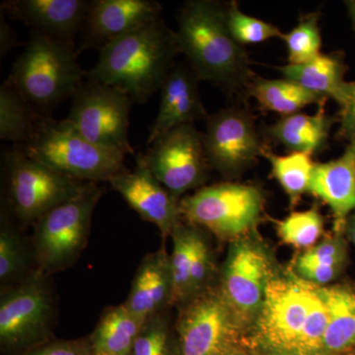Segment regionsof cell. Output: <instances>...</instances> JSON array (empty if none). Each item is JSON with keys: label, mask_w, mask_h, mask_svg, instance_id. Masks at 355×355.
<instances>
[{"label": "cell", "mask_w": 355, "mask_h": 355, "mask_svg": "<svg viewBox=\"0 0 355 355\" xmlns=\"http://www.w3.org/2000/svg\"><path fill=\"white\" fill-rule=\"evenodd\" d=\"M226 22L233 38L243 46L282 39L284 35L277 26L242 12L236 1L226 2Z\"/></svg>", "instance_id": "33"}, {"label": "cell", "mask_w": 355, "mask_h": 355, "mask_svg": "<svg viewBox=\"0 0 355 355\" xmlns=\"http://www.w3.org/2000/svg\"><path fill=\"white\" fill-rule=\"evenodd\" d=\"M277 270L272 254L257 230L230 242L217 287L240 326L256 322Z\"/></svg>", "instance_id": "10"}, {"label": "cell", "mask_w": 355, "mask_h": 355, "mask_svg": "<svg viewBox=\"0 0 355 355\" xmlns=\"http://www.w3.org/2000/svg\"><path fill=\"white\" fill-rule=\"evenodd\" d=\"M133 101L121 89L86 78L71 98L67 120L89 141L121 154H135L128 140Z\"/></svg>", "instance_id": "11"}, {"label": "cell", "mask_w": 355, "mask_h": 355, "mask_svg": "<svg viewBox=\"0 0 355 355\" xmlns=\"http://www.w3.org/2000/svg\"><path fill=\"white\" fill-rule=\"evenodd\" d=\"M17 35L6 20V14L0 12V57L3 58L18 46Z\"/></svg>", "instance_id": "38"}, {"label": "cell", "mask_w": 355, "mask_h": 355, "mask_svg": "<svg viewBox=\"0 0 355 355\" xmlns=\"http://www.w3.org/2000/svg\"><path fill=\"white\" fill-rule=\"evenodd\" d=\"M200 78L190 67L176 64L161 88L157 116L149 128L147 146L173 128L207 120V110L200 93Z\"/></svg>", "instance_id": "18"}, {"label": "cell", "mask_w": 355, "mask_h": 355, "mask_svg": "<svg viewBox=\"0 0 355 355\" xmlns=\"http://www.w3.org/2000/svg\"><path fill=\"white\" fill-rule=\"evenodd\" d=\"M340 135L355 144V80L349 81L345 101L340 107Z\"/></svg>", "instance_id": "37"}, {"label": "cell", "mask_w": 355, "mask_h": 355, "mask_svg": "<svg viewBox=\"0 0 355 355\" xmlns=\"http://www.w3.org/2000/svg\"><path fill=\"white\" fill-rule=\"evenodd\" d=\"M44 116L20 93L4 81L0 86V139L24 144L32 137Z\"/></svg>", "instance_id": "27"}, {"label": "cell", "mask_w": 355, "mask_h": 355, "mask_svg": "<svg viewBox=\"0 0 355 355\" xmlns=\"http://www.w3.org/2000/svg\"><path fill=\"white\" fill-rule=\"evenodd\" d=\"M345 6L347 8L352 29H354L355 34V0H347V1H345Z\"/></svg>", "instance_id": "40"}, {"label": "cell", "mask_w": 355, "mask_h": 355, "mask_svg": "<svg viewBox=\"0 0 355 355\" xmlns=\"http://www.w3.org/2000/svg\"><path fill=\"white\" fill-rule=\"evenodd\" d=\"M349 261V240L345 233L335 232L323 237L315 246L301 252L294 261L336 268L345 272Z\"/></svg>", "instance_id": "34"}, {"label": "cell", "mask_w": 355, "mask_h": 355, "mask_svg": "<svg viewBox=\"0 0 355 355\" xmlns=\"http://www.w3.org/2000/svg\"><path fill=\"white\" fill-rule=\"evenodd\" d=\"M347 355H355V350H354V352H350V354H347Z\"/></svg>", "instance_id": "42"}, {"label": "cell", "mask_w": 355, "mask_h": 355, "mask_svg": "<svg viewBox=\"0 0 355 355\" xmlns=\"http://www.w3.org/2000/svg\"><path fill=\"white\" fill-rule=\"evenodd\" d=\"M24 355H91L90 336L77 340H50Z\"/></svg>", "instance_id": "36"}, {"label": "cell", "mask_w": 355, "mask_h": 355, "mask_svg": "<svg viewBox=\"0 0 355 355\" xmlns=\"http://www.w3.org/2000/svg\"><path fill=\"white\" fill-rule=\"evenodd\" d=\"M223 355H244V354H240V352H235V350H233L232 349H231L230 350H228V352H226L225 354H223Z\"/></svg>", "instance_id": "41"}, {"label": "cell", "mask_w": 355, "mask_h": 355, "mask_svg": "<svg viewBox=\"0 0 355 355\" xmlns=\"http://www.w3.org/2000/svg\"><path fill=\"white\" fill-rule=\"evenodd\" d=\"M169 310L147 320L142 327L132 355H179Z\"/></svg>", "instance_id": "32"}, {"label": "cell", "mask_w": 355, "mask_h": 355, "mask_svg": "<svg viewBox=\"0 0 355 355\" xmlns=\"http://www.w3.org/2000/svg\"><path fill=\"white\" fill-rule=\"evenodd\" d=\"M104 190L87 183L80 193L44 214L33 225L31 243L40 270L62 272L80 258L90 235L93 214Z\"/></svg>", "instance_id": "7"}, {"label": "cell", "mask_w": 355, "mask_h": 355, "mask_svg": "<svg viewBox=\"0 0 355 355\" xmlns=\"http://www.w3.org/2000/svg\"><path fill=\"white\" fill-rule=\"evenodd\" d=\"M197 226L182 220L171 234L172 253L170 254L173 288V306L182 308L190 302L191 266L193 260Z\"/></svg>", "instance_id": "29"}, {"label": "cell", "mask_w": 355, "mask_h": 355, "mask_svg": "<svg viewBox=\"0 0 355 355\" xmlns=\"http://www.w3.org/2000/svg\"><path fill=\"white\" fill-rule=\"evenodd\" d=\"M173 279L170 254L165 246L147 254L139 263L125 307L146 322L173 306Z\"/></svg>", "instance_id": "20"}, {"label": "cell", "mask_w": 355, "mask_h": 355, "mask_svg": "<svg viewBox=\"0 0 355 355\" xmlns=\"http://www.w3.org/2000/svg\"><path fill=\"white\" fill-rule=\"evenodd\" d=\"M287 51L288 64H303L322 53V34L320 14L303 16L298 24L282 37Z\"/></svg>", "instance_id": "30"}, {"label": "cell", "mask_w": 355, "mask_h": 355, "mask_svg": "<svg viewBox=\"0 0 355 355\" xmlns=\"http://www.w3.org/2000/svg\"><path fill=\"white\" fill-rule=\"evenodd\" d=\"M180 53L176 31L161 15L100 50L86 78L120 88L142 104L161 90Z\"/></svg>", "instance_id": "3"}, {"label": "cell", "mask_w": 355, "mask_h": 355, "mask_svg": "<svg viewBox=\"0 0 355 355\" xmlns=\"http://www.w3.org/2000/svg\"><path fill=\"white\" fill-rule=\"evenodd\" d=\"M322 289L329 312L322 354H349L355 350V287L333 284Z\"/></svg>", "instance_id": "24"}, {"label": "cell", "mask_w": 355, "mask_h": 355, "mask_svg": "<svg viewBox=\"0 0 355 355\" xmlns=\"http://www.w3.org/2000/svg\"><path fill=\"white\" fill-rule=\"evenodd\" d=\"M89 6L87 0H8L1 4V12L24 23L31 32L76 44Z\"/></svg>", "instance_id": "17"}, {"label": "cell", "mask_w": 355, "mask_h": 355, "mask_svg": "<svg viewBox=\"0 0 355 355\" xmlns=\"http://www.w3.org/2000/svg\"><path fill=\"white\" fill-rule=\"evenodd\" d=\"M247 95L253 97L266 111L273 112L282 116L299 113L310 105L321 106L328 100L284 77L265 79L256 76L248 88Z\"/></svg>", "instance_id": "26"}, {"label": "cell", "mask_w": 355, "mask_h": 355, "mask_svg": "<svg viewBox=\"0 0 355 355\" xmlns=\"http://www.w3.org/2000/svg\"><path fill=\"white\" fill-rule=\"evenodd\" d=\"M144 323L123 304L107 308L90 336L91 355H132Z\"/></svg>", "instance_id": "25"}, {"label": "cell", "mask_w": 355, "mask_h": 355, "mask_svg": "<svg viewBox=\"0 0 355 355\" xmlns=\"http://www.w3.org/2000/svg\"><path fill=\"white\" fill-rule=\"evenodd\" d=\"M284 78L291 79L311 92L335 100L342 107L347 95L349 81L345 80L347 65L338 53H321L303 64L275 67Z\"/></svg>", "instance_id": "22"}, {"label": "cell", "mask_w": 355, "mask_h": 355, "mask_svg": "<svg viewBox=\"0 0 355 355\" xmlns=\"http://www.w3.org/2000/svg\"><path fill=\"white\" fill-rule=\"evenodd\" d=\"M177 24L180 51L200 81L232 94L247 93L256 74L244 46L229 31L226 2L189 0L178 12Z\"/></svg>", "instance_id": "2"}, {"label": "cell", "mask_w": 355, "mask_h": 355, "mask_svg": "<svg viewBox=\"0 0 355 355\" xmlns=\"http://www.w3.org/2000/svg\"><path fill=\"white\" fill-rule=\"evenodd\" d=\"M308 193L330 207L334 231L343 233L347 219L355 211V144H347L340 157L316 163Z\"/></svg>", "instance_id": "19"}, {"label": "cell", "mask_w": 355, "mask_h": 355, "mask_svg": "<svg viewBox=\"0 0 355 355\" xmlns=\"http://www.w3.org/2000/svg\"><path fill=\"white\" fill-rule=\"evenodd\" d=\"M335 121L334 116L326 114L324 105H321L314 114L299 112L282 116L268 128V133L291 153L313 156L326 147Z\"/></svg>", "instance_id": "23"}, {"label": "cell", "mask_w": 355, "mask_h": 355, "mask_svg": "<svg viewBox=\"0 0 355 355\" xmlns=\"http://www.w3.org/2000/svg\"><path fill=\"white\" fill-rule=\"evenodd\" d=\"M343 233L349 242H352L355 247V211L352 212L347 219Z\"/></svg>", "instance_id": "39"}, {"label": "cell", "mask_w": 355, "mask_h": 355, "mask_svg": "<svg viewBox=\"0 0 355 355\" xmlns=\"http://www.w3.org/2000/svg\"><path fill=\"white\" fill-rule=\"evenodd\" d=\"M207 241L205 231L197 226L191 266L190 302L214 287L211 284L216 266Z\"/></svg>", "instance_id": "35"}, {"label": "cell", "mask_w": 355, "mask_h": 355, "mask_svg": "<svg viewBox=\"0 0 355 355\" xmlns=\"http://www.w3.org/2000/svg\"><path fill=\"white\" fill-rule=\"evenodd\" d=\"M328 321L321 286L301 279L291 270H277L254 328L261 345L275 354L319 355Z\"/></svg>", "instance_id": "1"}, {"label": "cell", "mask_w": 355, "mask_h": 355, "mask_svg": "<svg viewBox=\"0 0 355 355\" xmlns=\"http://www.w3.org/2000/svg\"><path fill=\"white\" fill-rule=\"evenodd\" d=\"M203 132L205 153L211 169L226 178L240 176L266 150L253 116L241 107L209 114Z\"/></svg>", "instance_id": "13"}, {"label": "cell", "mask_w": 355, "mask_h": 355, "mask_svg": "<svg viewBox=\"0 0 355 355\" xmlns=\"http://www.w3.org/2000/svg\"><path fill=\"white\" fill-rule=\"evenodd\" d=\"M11 212L1 202L0 209V292L9 291L39 270L31 239L23 235Z\"/></svg>", "instance_id": "21"}, {"label": "cell", "mask_w": 355, "mask_h": 355, "mask_svg": "<svg viewBox=\"0 0 355 355\" xmlns=\"http://www.w3.org/2000/svg\"><path fill=\"white\" fill-rule=\"evenodd\" d=\"M2 172L1 202L23 230L33 227L58 205L76 197L87 184L28 157L15 146L2 154Z\"/></svg>", "instance_id": "6"}, {"label": "cell", "mask_w": 355, "mask_h": 355, "mask_svg": "<svg viewBox=\"0 0 355 355\" xmlns=\"http://www.w3.org/2000/svg\"><path fill=\"white\" fill-rule=\"evenodd\" d=\"M78 55L76 44L31 32L6 83L42 114L51 116L58 104L71 99L87 76Z\"/></svg>", "instance_id": "4"}, {"label": "cell", "mask_w": 355, "mask_h": 355, "mask_svg": "<svg viewBox=\"0 0 355 355\" xmlns=\"http://www.w3.org/2000/svg\"><path fill=\"white\" fill-rule=\"evenodd\" d=\"M51 275L33 273L0 294V345L8 354L24 355L50 342L58 316Z\"/></svg>", "instance_id": "8"}, {"label": "cell", "mask_w": 355, "mask_h": 355, "mask_svg": "<svg viewBox=\"0 0 355 355\" xmlns=\"http://www.w3.org/2000/svg\"><path fill=\"white\" fill-rule=\"evenodd\" d=\"M28 157L85 183L108 182L125 171V154L89 141L67 119L44 116L29 140L15 146Z\"/></svg>", "instance_id": "5"}, {"label": "cell", "mask_w": 355, "mask_h": 355, "mask_svg": "<svg viewBox=\"0 0 355 355\" xmlns=\"http://www.w3.org/2000/svg\"><path fill=\"white\" fill-rule=\"evenodd\" d=\"M277 231L282 242L306 251L323 239L324 217L316 209L293 212L277 223Z\"/></svg>", "instance_id": "31"}, {"label": "cell", "mask_w": 355, "mask_h": 355, "mask_svg": "<svg viewBox=\"0 0 355 355\" xmlns=\"http://www.w3.org/2000/svg\"><path fill=\"white\" fill-rule=\"evenodd\" d=\"M135 160L137 164L132 170L114 175L109 184L142 220L153 223L159 229L165 241L182 221L181 200L174 197L156 179L147 167L142 153L135 154Z\"/></svg>", "instance_id": "15"}, {"label": "cell", "mask_w": 355, "mask_h": 355, "mask_svg": "<svg viewBox=\"0 0 355 355\" xmlns=\"http://www.w3.org/2000/svg\"><path fill=\"white\" fill-rule=\"evenodd\" d=\"M153 0H92L80 32L78 53L107 44L162 15Z\"/></svg>", "instance_id": "16"}, {"label": "cell", "mask_w": 355, "mask_h": 355, "mask_svg": "<svg viewBox=\"0 0 355 355\" xmlns=\"http://www.w3.org/2000/svg\"><path fill=\"white\" fill-rule=\"evenodd\" d=\"M265 203L259 187L223 182L181 198L180 209L182 220L231 242L257 230Z\"/></svg>", "instance_id": "9"}, {"label": "cell", "mask_w": 355, "mask_h": 355, "mask_svg": "<svg viewBox=\"0 0 355 355\" xmlns=\"http://www.w3.org/2000/svg\"><path fill=\"white\" fill-rule=\"evenodd\" d=\"M263 156L270 162L272 177L286 193L292 207L297 205L309 189L311 177L316 165L312 156L300 153L280 156L270 153L268 149Z\"/></svg>", "instance_id": "28"}, {"label": "cell", "mask_w": 355, "mask_h": 355, "mask_svg": "<svg viewBox=\"0 0 355 355\" xmlns=\"http://www.w3.org/2000/svg\"><path fill=\"white\" fill-rule=\"evenodd\" d=\"M142 156L156 179L179 200L184 193L202 188L211 169L203 132L195 125L173 128L149 146Z\"/></svg>", "instance_id": "12"}, {"label": "cell", "mask_w": 355, "mask_h": 355, "mask_svg": "<svg viewBox=\"0 0 355 355\" xmlns=\"http://www.w3.org/2000/svg\"><path fill=\"white\" fill-rule=\"evenodd\" d=\"M241 329L218 287L180 308L175 324L179 355H223Z\"/></svg>", "instance_id": "14"}]
</instances>
